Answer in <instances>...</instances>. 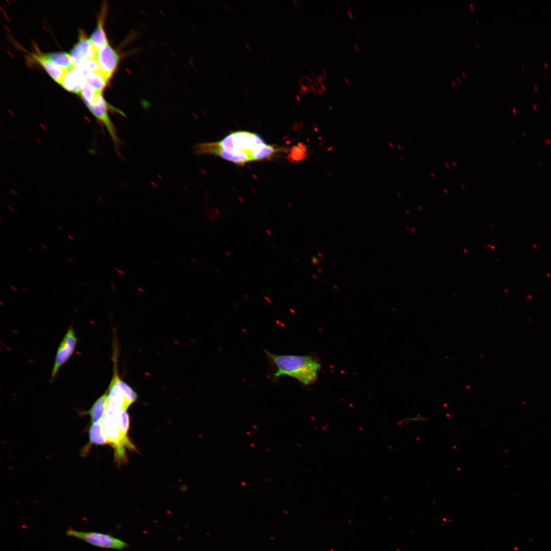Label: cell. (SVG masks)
Listing matches in <instances>:
<instances>
[{"instance_id":"cell-1","label":"cell","mask_w":551,"mask_h":551,"mask_svg":"<svg viewBox=\"0 0 551 551\" xmlns=\"http://www.w3.org/2000/svg\"><path fill=\"white\" fill-rule=\"evenodd\" d=\"M195 151L199 155H213L242 165L270 158L282 149L265 144L258 134L237 131L217 142L199 144Z\"/></svg>"},{"instance_id":"cell-2","label":"cell","mask_w":551,"mask_h":551,"mask_svg":"<svg viewBox=\"0 0 551 551\" xmlns=\"http://www.w3.org/2000/svg\"><path fill=\"white\" fill-rule=\"evenodd\" d=\"M270 363L274 368L273 376L291 377L305 385L315 382L320 369L317 359L310 355H277L265 351Z\"/></svg>"},{"instance_id":"cell-3","label":"cell","mask_w":551,"mask_h":551,"mask_svg":"<svg viewBox=\"0 0 551 551\" xmlns=\"http://www.w3.org/2000/svg\"><path fill=\"white\" fill-rule=\"evenodd\" d=\"M66 534L103 548L121 550L129 546L127 542L111 535L103 533L80 531L70 528L66 531Z\"/></svg>"},{"instance_id":"cell-4","label":"cell","mask_w":551,"mask_h":551,"mask_svg":"<svg viewBox=\"0 0 551 551\" xmlns=\"http://www.w3.org/2000/svg\"><path fill=\"white\" fill-rule=\"evenodd\" d=\"M96 60L100 71L110 80L118 67L120 56L108 43L96 52Z\"/></svg>"},{"instance_id":"cell-5","label":"cell","mask_w":551,"mask_h":551,"mask_svg":"<svg viewBox=\"0 0 551 551\" xmlns=\"http://www.w3.org/2000/svg\"><path fill=\"white\" fill-rule=\"evenodd\" d=\"M77 343V339L73 327H70L58 350L52 372V380L57 376L61 368L72 356Z\"/></svg>"},{"instance_id":"cell-6","label":"cell","mask_w":551,"mask_h":551,"mask_svg":"<svg viewBox=\"0 0 551 551\" xmlns=\"http://www.w3.org/2000/svg\"><path fill=\"white\" fill-rule=\"evenodd\" d=\"M96 52L89 39L87 38L85 33L81 30L78 41L70 53L74 66L77 67L83 61L96 59Z\"/></svg>"},{"instance_id":"cell-7","label":"cell","mask_w":551,"mask_h":551,"mask_svg":"<svg viewBox=\"0 0 551 551\" xmlns=\"http://www.w3.org/2000/svg\"><path fill=\"white\" fill-rule=\"evenodd\" d=\"M107 10V6L103 5L98 17L97 27L89 38L96 52L109 43L104 30Z\"/></svg>"},{"instance_id":"cell-8","label":"cell","mask_w":551,"mask_h":551,"mask_svg":"<svg viewBox=\"0 0 551 551\" xmlns=\"http://www.w3.org/2000/svg\"><path fill=\"white\" fill-rule=\"evenodd\" d=\"M85 82V78L76 67L68 70L61 85L69 91L79 94Z\"/></svg>"},{"instance_id":"cell-9","label":"cell","mask_w":551,"mask_h":551,"mask_svg":"<svg viewBox=\"0 0 551 551\" xmlns=\"http://www.w3.org/2000/svg\"><path fill=\"white\" fill-rule=\"evenodd\" d=\"M35 54L40 59L55 66L66 70L75 67L71 55L67 53L54 52L45 54L36 53Z\"/></svg>"},{"instance_id":"cell-10","label":"cell","mask_w":551,"mask_h":551,"mask_svg":"<svg viewBox=\"0 0 551 551\" xmlns=\"http://www.w3.org/2000/svg\"><path fill=\"white\" fill-rule=\"evenodd\" d=\"M108 391L95 402L87 412L89 415L93 424L102 421L105 416L109 400Z\"/></svg>"},{"instance_id":"cell-11","label":"cell","mask_w":551,"mask_h":551,"mask_svg":"<svg viewBox=\"0 0 551 551\" xmlns=\"http://www.w3.org/2000/svg\"><path fill=\"white\" fill-rule=\"evenodd\" d=\"M32 57L39 63L49 74V75L59 84H61L63 77L68 70L50 64L38 58L35 54H32Z\"/></svg>"},{"instance_id":"cell-12","label":"cell","mask_w":551,"mask_h":551,"mask_svg":"<svg viewBox=\"0 0 551 551\" xmlns=\"http://www.w3.org/2000/svg\"><path fill=\"white\" fill-rule=\"evenodd\" d=\"M109 79L100 71L89 74L85 82L89 85L97 95H102V91L106 87Z\"/></svg>"},{"instance_id":"cell-13","label":"cell","mask_w":551,"mask_h":551,"mask_svg":"<svg viewBox=\"0 0 551 551\" xmlns=\"http://www.w3.org/2000/svg\"><path fill=\"white\" fill-rule=\"evenodd\" d=\"M120 425L122 438V443L124 447L130 450H135L134 445L132 443L127 436L130 428V417L127 410L122 411L120 415Z\"/></svg>"},{"instance_id":"cell-14","label":"cell","mask_w":551,"mask_h":551,"mask_svg":"<svg viewBox=\"0 0 551 551\" xmlns=\"http://www.w3.org/2000/svg\"><path fill=\"white\" fill-rule=\"evenodd\" d=\"M102 421L93 424L90 428L89 441L91 444L103 445L109 444L103 430Z\"/></svg>"},{"instance_id":"cell-15","label":"cell","mask_w":551,"mask_h":551,"mask_svg":"<svg viewBox=\"0 0 551 551\" xmlns=\"http://www.w3.org/2000/svg\"><path fill=\"white\" fill-rule=\"evenodd\" d=\"M76 67L80 71L85 79L89 74L100 71L99 66L96 59L83 61Z\"/></svg>"},{"instance_id":"cell-16","label":"cell","mask_w":551,"mask_h":551,"mask_svg":"<svg viewBox=\"0 0 551 551\" xmlns=\"http://www.w3.org/2000/svg\"><path fill=\"white\" fill-rule=\"evenodd\" d=\"M80 95L86 104H90L95 100L97 95L95 90L86 82H84L81 88Z\"/></svg>"},{"instance_id":"cell-17","label":"cell","mask_w":551,"mask_h":551,"mask_svg":"<svg viewBox=\"0 0 551 551\" xmlns=\"http://www.w3.org/2000/svg\"><path fill=\"white\" fill-rule=\"evenodd\" d=\"M427 420V419H426V418L421 417H414V418H409V419H406V420L403 421V422L404 423L409 422H422V421L425 422V421H426Z\"/></svg>"},{"instance_id":"cell-18","label":"cell","mask_w":551,"mask_h":551,"mask_svg":"<svg viewBox=\"0 0 551 551\" xmlns=\"http://www.w3.org/2000/svg\"><path fill=\"white\" fill-rule=\"evenodd\" d=\"M11 289H12V290H13V291H14L15 292H17V288H16V287H15L14 286H11Z\"/></svg>"},{"instance_id":"cell-19","label":"cell","mask_w":551,"mask_h":551,"mask_svg":"<svg viewBox=\"0 0 551 551\" xmlns=\"http://www.w3.org/2000/svg\"><path fill=\"white\" fill-rule=\"evenodd\" d=\"M68 238H69L70 239H71V240L72 241H75V239H74V238H73V237L72 236H70V235H69V236H68Z\"/></svg>"},{"instance_id":"cell-20","label":"cell","mask_w":551,"mask_h":551,"mask_svg":"<svg viewBox=\"0 0 551 551\" xmlns=\"http://www.w3.org/2000/svg\"><path fill=\"white\" fill-rule=\"evenodd\" d=\"M41 245V247H42V248H43V249H47V246H45V245H44V244H41V245Z\"/></svg>"},{"instance_id":"cell-21","label":"cell","mask_w":551,"mask_h":551,"mask_svg":"<svg viewBox=\"0 0 551 551\" xmlns=\"http://www.w3.org/2000/svg\"><path fill=\"white\" fill-rule=\"evenodd\" d=\"M67 260H68L69 261H70V262H71V263H73V262H74L73 260H72V259H71V258H70V257H68V258H67Z\"/></svg>"},{"instance_id":"cell-22","label":"cell","mask_w":551,"mask_h":551,"mask_svg":"<svg viewBox=\"0 0 551 551\" xmlns=\"http://www.w3.org/2000/svg\"><path fill=\"white\" fill-rule=\"evenodd\" d=\"M58 228H59V229H60V231H61L62 232H64V229H63V228H62L61 227H60V226H58Z\"/></svg>"},{"instance_id":"cell-23","label":"cell","mask_w":551,"mask_h":551,"mask_svg":"<svg viewBox=\"0 0 551 551\" xmlns=\"http://www.w3.org/2000/svg\"><path fill=\"white\" fill-rule=\"evenodd\" d=\"M27 249H28V250L29 251H30L31 252H33V250H32V249H31L30 248H29V247H27Z\"/></svg>"},{"instance_id":"cell-24","label":"cell","mask_w":551,"mask_h":551,"mask_svg":"<svg viewBox=\"0 0 551 551\" xmlns=\"http://www.w3.org/2000/svg\"><path fill=\"white\" fill-rule=\"evenodd\" d=\"M23 290L25 291L26 292H28V291H27V290L25 288H23Z\"/></svg>"},{"instance_id":"cell-25","label":"cell","mask_w":551,"mask_h":551,"mask_svg":"<svg viewBox=\"0 0 551 551\" xmlns=\"http://www.w3.org/2000/svg\"><path fill=\"white\" fill-rule=\"evenodd\" d=\"M452 83L453 84H454V85H456V83H455V82H453V81H452Z\"/></svg>"},{"instance_id":"cell-26","label":"cell","mask_w":551,"mask_h":551,"mask_svg":"<svg viewBox=\"0 0 551 551\" xmlns=\"http://www.w3.org/2000/svg\"><path fill=\"white\" fill-rule=\"evenodd\" d=\"M462 74H463V76H464L465 77H466V75H465V74L464 73H463Z\"/></svg>"},{"instance_id":"cell-27","label":"cell","mask_w":551,"mask_h":551,"mask_svg":"<svg viewBox=\"0 0 551 551\" xmlns=\"http://www.w3.org/2000/svg\"><path fill=\"white\" fill-rule=\"evenodd\" d=\"M457 79H458V80L459 81H460V79L459 77H457Z\"/></svg>"}]
</instances>
